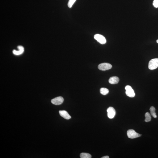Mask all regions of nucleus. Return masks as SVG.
I'll list each match as a JSON object with an SVG mask.
<instances>
[{
  "mask_svg": "<svg viewBox=\"0 0 158 158\" xmlns=\"http://www.w3.org/2000/svg\"><path fill=\"white\" fill-rule=\"evenodd\" d=\"M158 67V58L152 59L149 61L148 68L151 70L156 69Z\"/></svg>",
  "mask_w": 158,
  "mask_h": 158,
  "instance_id": "obj_1",
  "label": "nucleus"
},
{
  "mask_svg": "<svg viewBox=\"0 0 158 158\" xmlns=\"http://www.w3.org/2000/svg\"><path fill=\"white\" fill-rule=\"evenodd\" d=\"M127 136L129 138L134 139L139 137L141 136V134L137 133L133 129H129L128 130L127 132Z\"/></svg>",
  "mask_w": 158,
  "mask_h": 158,
  "instance_id": "obj_2",
  "label": "nucleus"
},
{
  "mask_svg": "<svg viewBox=\"0 0 158 158\" xmlns=\"http://www.w3.org/2000/svg\"><path fill=\"white\" fill-rule=\"evenodd\" d=\"M112 67V65L108 63H104L99 64L98 67L99 70L105 71L110 69Z\"/></svg>",
  "mask_w": 158,
  "mask_h": 158,
  "instance_id": "obj_3",
  "label": "nucleus"
},
{
  "mask_svg": "<svg viewBox=\"0 0 158 158\" xmlns=\"http://www.w3.org/2000/svg\"><path fill=\"white\" fill-rule=\"evenodd\" d=\"M125 89L126 90V95L127 96L133 98L135 96V93L131 86L129 85L126 86Z\"/></svg>",
  "mask_w": 158,
  "mask_h": 158,
  "instance_id": "obj_4",
  "label": "nucleus"
},
{
  "mask_svg": "<svg viewBox=\"0 0 158 158\" xmlns=\"http://www.w3.org/2000/svg\"><path fill=\"white\" fill-rule=\"evenodd\" d=\"M94 38L99 43L104 44L106 43V40L105 38L102 35L99 34H96L94 36Z\"/></svg>",
  "mask_w": 158,
  "mask_h": 158,
  "instance_id": "obj_5",
  "label": "nucleus"
},
{
  "mask_svg": "<svg viewBox=\"0 0 158 158\" xmlns=\"http://www.w3.org/2000/svg\"><path fill=\"white\" fill-rule=\"evenodd\" d=\"M64 99L62 97L59 96L54 98L51 100V102L54 105H59L61 104L63 102Z\"/></svg>",
  "mask_w": 158,
  "mask_h": 158,
  "instance_id": "obj_6",
  "label": "nucleus"
},
{
  "mask_svg": "<svg viewBox=\"0 0 158 158\" xmlns=\"http://www.w3.org/2000/svg\"><path fill=\"white\" fill-rule=\"evenodd\" d=\"M107 115L108 118H112L115 117L116 114V111L115 109L112 107H109L107 109Z\"/></svg>",
  "mask_w": 158,
  "mask_h": 158,
  "instance_id": "obj_7",
  "label": "nucleus"
},
{
  "mask_svg": "<svg viewBox=\"0 0 158 158\" xmlns=\"http://www.w3.org/2000/svg\"><path fill=\"white\" fill-rule=\"evenodd\" d=\"M18 50L17 51L15 50H14L13 51V53L14 55H21L24 52V48L22 46H18L17 47Z\"/></svg>",
  "mask_w": 158,
  "mask_h": 158,
  "instance_id": "obj_8",
  "label": "nucleus"
},
{
  "mask_svg": "<svg viewBox=\"0 0 158 158\" xmlns=\"http://www.w3.org/2000/svg\"><path fill=\"white\" fill-rule=\"evenodd\" d=\"M60 115L65 119L69 120L71 118V117L67 111L65 110H60L59 111Z\"/></svg>",
  "mask_w": 158,
  "mask_h": 158,
  "instance_id": "obj_9",
  "label": "nucleus"
},
{
  "mask_svg": "<svg viewBox=\"0 0 158 158\" xmlns=\"http://www.w3.org/2000/svg\"><path fill=\"white\" fill-rule=\"evenodd\" d=\"M119 78L116 76H114L110 78L108 81L110 84H117L119 82Z\"/></svg>",
  "mask_w": 158,
  "mask_h": 158,
  "instance_id": "obj_10",
  "label": "nucleus"
},
{
  "mask_svg": "<svg viewBox=\"0 0 158 158\" xmlns=\"http://www.w3.org/2000/svg\"><path fill=\"white\" fill-rule=\"evenodd\" d=\"M109 92V90L106 88H102L100 89V93L101 94L103 95L107 94Z\"/></svg>",
  "mask_w": 158,
  "mask_h": 158,
  "instance_id": "obj_11",
  "label": "nucleus"
},
{
  "mask_svg": "<svg viewBox=\"0 0 158 158\" xmlns=\"http://www.w3.org/2000/svg\"><path fill=\"white\" fill-rule=\"evenodd\" d=\"M80 157L81 158H91V156L90 154L87 153H82L80 154Z\"/></svg>",
  "mask_w": 158,
  "mask_h": 158,
  "instance_id": "obj_12",
  "label": "nucleus"
},
{
  "mask_svg": "<svg viewBox=\"0 0 158 158\" xmlns=\"http://www.w3.org/2000/svg\"><path fill=\"white\" fill-rule=\"evenodd\" d=\"M145 122H148L150 121L151 119V116L149 112L146 113L145 115Z\"/></svg>",
  "mask_w": 158,
  "mask_h": 158,
  "instance_id": "obj_13",
  "label": "nucleus"
},
{
  "mask_svg": "<svg viewBox=\"0 0 158 158\" xmlns=\"http://www.w3.org/2000/svg\"><path fill=\"white\" fill-rule=\"evenodd\" d=\"M150 110L151 114V115L153 116V118H156L157 116L156 113L155 112L156 109H155L154 107L153 106L151 107L150 108Z\"/></svg>",
  "mask_w": 158,
  "mask_h": 158,
  "instance_id": "obj_14",
  "label": "nucleus"
},
{
  "mask_svg": "<svg viewBox=\"0 0 158 158\" xmlns=\"http://www.w3.org/2000/svg\"><path fill=\"white\" fill-rule=\"evenodd\" d=\"M76 0H69L68 3V6L69 8H71L75 2Z\"/></svg>",
  "mask_w": 158,
  "mask_h": 158,
  "instance_id": "obj_15",
  "label": "nucleus"
},
{
  "mask_svg": "<svg viewBox=\"0 0 158 158\" xmlns=\"http://www.w3.org/2000/svg\"><path fill=\"white\" fill-rule=\"evenodd\" d=\"M153 5L156 8L158 7V0H154L153 2Z\"/></svg>",
  "mask_w": 158,
  "mask_h": 158,
  "instance_id": "obj_16",
  "label": "nucleus"
},
{
  "mask_svg": "<svg viewBox=\"0 0 158 158\" xmlns=\"http://www.w3.org/2000/svg\"><path fill=\"white\" fill-rule=\"evenodd\" d=\"M101 158H109V156H104L102 157Z\"/></svg>",
  "mask_w": 158,
  "mask_h": 158,
  "instance_id": "obj_17",
  "label": "nucleus"
},
{
  "mask_svg": "<svg viewBox=\"0 0 158 158\" xmlns=\"http://www.w3.org/2000/svg\"><path fill=\"white\" fill-rule=\"evenodd\" d=\"M156 42H157L158 43V39L157 40Z\"/></svg>",
  "mask_w": 158,
  "mask_h": 158,
  "instance_id": "obj_18",
  "label": "nucleus"
}]
</instances>
